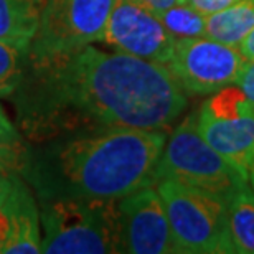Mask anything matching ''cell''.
<instances>
[{
    "mask_svg": "<svg viewBox=\"0 0 254 254\" xmlns=\"http://www.w3.org/2000/svg\"><path fill=\"white\" fill-rule=\"evenodd\" d=\"M10 190H12V174H5L0 170V206L7 200Z\"/></svg>",
    "mask_w": 254,
    "mask_h": 254,
    "instance_id": "21",
    "label": "cell"
},
{
    "mask_svg": "<svg viewBox=\"0 0 254 254\" xmlns=\"http://www.w3.org/2000/svg\"><path fill=\"white\" fill-rule=\"evenodd\" d=\"M175 180L208 190L228 200L240 187L250 184L235 165L221 157L203 139L196 126V113L189 114L165 140L155 184Z\"/></svg>",
    "mask_w": 254,
    "mask_h": 254,
    "instance_id": "5",
    "label": "cell"
},
{
    "mask_svg": "<svg viewBox=\"0 0 254 254\" xmlns=\"http://www.w3.org/2000/svg\"><path fill=\"white\" fill-rule=\"evenodd\" d=\"M245 63L238 47L198 37L175 40L167 68L187 96H208L235 84Z\"/></svg>",
    "mask_w": 254,
    "mask_h": 254,
    "instance_id": "8",
    "label": "cell"
},
{
    "mask_svg": "<svg viewBox=\"0 0 254 254\" xmlns=\"http://www.w3.org/2000/svg\"><path fill=\"white\" fill-rule=\"evenodd\" d=\"M159 18L175 40L205 37L206 15L198 12L191 5L175 3L159 12Z\"/></svg>",
    "mask_w": 254,
    "mask_h": 254,
    "instance_id": "16",
    "label": "cell"
},
{
    "mask_svg": "<svg viewBox=\"0 0 254 254\" xmlns=\"http://www.w3.org/2000/svg\"><path fill=\"white\" fill-rule=\"evenodd\" d=\"M47 0H0V40L30 47Z\"/></svg>",
    "mask_w": 254,
    "mask_h": 254,
    "instance_id": "12",
    "label": "cell"
},
{
    "mask_svg": "<svg viewBox=\"0 0 254 254\" xmlns=\"http://www.w3.org/2000/svg\"><path fill=\"white\" fill-rule=\"evenodd\" d=\"M118 0H47L28 57L74 53L103 42L111 10Z\"/></svg>",
    "mask_w": 254,
    "mask_h": 254,
    "instance_id": "6",
    "label": "cell"
},
{
    "mask_svg": "<svg viewBox=\"0 0 254 254\" xmlns=\"http://www.w3.org/2000/svg\"><path fill=\"white\" fill-rule=\"evenodd\" d=\"M248 179H250L251 189L254 190V160H253V165H251V169H250V175H248Z\"/></svg>",
    "mask_w": 254,
    "mask_h": 254,
    "instance_id": "24",
    "label": "cell"
},
{
    "mask_svg": "<svg viewBox=\"0 0 254 254\" xmlns=\"http://www.w3.org/2000/svg\"><path fill=\"white\" fill-rule=\"evenodd\" d=\"M240 52L245 60H253L254 58V28L250 32V35L243 40V43L240 45Z\"/></svg>",
    "mask_w": 254,
    "mask_h": 254,
    "instance_id": "22",
    "label": "cell"
},
{
    "mask_svg": "<svg viewBox=\"0 0 254 254\" xmlns=\"http://www.w3.org/2000/svg\"><path fill=\"white\" fill-rule=\"evenodd\" d=\"M165 130L109 129L30 144L22 179L38 200L118 201L155 185Z\"/></svg>",
    "mask_w": 254,
    "mask_h": 254,
    "instance_id": "2",
    "label": "cell"
},
{
    "mask_svg": "<svg viewBox=\"0 0 254 254\" xmlns=\"http://www.w3.org/2000/svg\"><path fill=\"white\" fill-rule=\"evenodd\" d=\"M235 86H238L241 93L245 94L251 103H254V58L246 60V63L243 64L240 74H238V78H236Z\"/></svg>",
    "mask_w": 254,
    "mask_h": 254,
    "instance_id": "18",
    "label": "cell"
},
{
    "mask_svg": "<svg viewBox=\"0 0 254 254\" xmlns=\"http://www.w3.org/2000/svg\"><path fill=\"white\" fill-rule=\"evenodd\" d=\"M226 206L235 253L254 254V190L251 185L240 187L226 200Z\"/></svg>",
    "mask_w": 254,
    "mask_h": 254,
    "instance_id": "14",
    "label": "cell"
},
{
    "mask_svg": "<svg viewBox=\"0 0 254 254\" xmlns=\"http://www.w3.org/2000/svg\"><path fill=\"white\" fill-rule=\"evenodd\" d=\"M196 126L218 154L243 175H250L254 160V103L238 86L213 93L198 109Z\"/></svg>",
    "mask_w": 254,
    "mask_h": 254,
    "instance_id": "7",
    "label": "cell"
},
{
    "mask_svg": "<svg viewBox=\"0 0 254 254\" xmlns=\"http://www.w3.org/2000/svg\"><path fill=\"white\" fill-rule=\"evenodd\" d=\"M103 42L121 53L167 64L175 38L167 32L159 13L139 0H118L111 10Z\"/></svg>",
    "mask_w": 254,
    "mask_h": 254,
    "instance_id": "9",
    "label": "cell"
},
{
    "mask_svg": "<svg viewBox=\"0 0 254 254\" xmlns=\"http://www.w3.org/2000/svg\"><path fill=\"white\" fill-rule=\"evenodd\" d=\"M28 149L30 142L0 106V170L5 174H22Z\"/></svg>",
    "mask_w": 254,
    "mask_h": 254,
    "instance_id": "15",
    "label": "cell"
},
{
    "mask_svg": "<svg viewBox=\"0 0 254 254\" xmlns=\"http://www.w3.org/2000/svg\"><path fill=\"white\" fill-rule=\"evenodd\" d=\"M139 2H142L144 5H147L149 8H152L154 12H162V10L169 8L172 7V5L177 3V0H139Z\"/></svg>",
    "mask_w": 254,
    "mask_h": 254,
    "instance_id": "23",
    "label": "cell"
},
{
    "mask_svg": "<svg viewBox=\"0 0 254 254\" xmlns=\"http://www.w3.org/2000/svg\"><path fill=\"white\" fill-rule=\"evenodd\" d=\"M10 98L30 144L109 129L167 130L187 108L167 64L91 45L58 57L27 55Z\"/></svg>",
    "mask_w": 254,
    "mask_h": 254,
    "instance_id": "1",
    "label": "cell"
},
{
    "mask_svg": "<svg viewBox=\"0 0 254 254\" xmlns=\"http://www.w3.org/2000/svg\"><path fill=\"white\" fill-rule=\"evenodd\" d=\"M254 28V0H240L220 12L206 15L205 37L240 47Z\"/></svg>",
    "mask_w": 254,
    "mask_h": 254,
    "instance_id": "13",
    "label": "cell"
},
{
    "mask_svg": "<svg viewBox=\"0 0 254 254\" xmlns=\"http://www.w3.org/2000/svg\"><path fill=\"white\" fill-rule=\"evenodd\" d=\"M10 220V238L2 253L37 254L42 253L40 210L30 185L22 175L12 174V190L2 205Z\"/></svg>",
    "mask_w": 254,
    "mask_h": 254,
    "instance_id": "11",
    "label": "cell"
},
{
    "mask_svg": "<svg viewBox=\"0 0 254 254\" xmlns=\"http://www.w3.org/2000/svg\"><path fill=\"white\" fill-rule=\"evenodd\" d=\"M240 2V0H177V3H187L191 5L193 8H196L198 12L203 15H210L220 10L230 7V5Z\"/></svg>",
    "mask_w": 254,
    "mask_h": 254,
    "instance_id": "19",
    "label": "cell"
},
{
    "mask_svg": "<svg viewBox=\"0 0 254 254\" xmlns=\"http://www.w3.org/2000/svg\"><path fill=\"white\" fill-rule=\"evenodd\" d=\"M28 48L0 40V98H10L17 89L27 64Z\"/></svg>",
    "mask_w": 254,
    "mask_h": 254,
    "instance_id": "17",
    "label": "cell"
},
{
    "mask_svg": "<svg viewBox=\"0 0 254 254\" xmlns=\"http://www.w3.org/2000/svg\"><path fill=\"white\" fill-rule=\"evenodd\" d=\"M118 201L83 198L40 200V221L43 226L42 253H121Z\"/></svg>",
    "mask_w": 254,
    "mask_h": 254,
    "instance_id": "3",
    "label": "cell"
},
{
    "mask_svg": "<svg viewBox=\"0 0 254 254\" xmlns=\"http://www.w3.org/2000/svg\"><path fill=\"white\" fill-rule=\"evenodd\" d=\"M118 206L121 221V253H177L164 201L155 185H147L121 198Z\"/></svg>",
    "mask_w": 254,
    "mask_h": 254,
    "instance_id": "10",
    "label": "cell"
},
{
    "mask_svg": "<svg viewBox=\"0 0 254 254\" xmlns=\"http://www.w3.org/2000/svg\"><path fill=\"white\" fill-rule=\"evenodd\" d=\"M155 189L164 201L177 253H235L225 198L175 180H159Z\"/></svg>",
    "mask_w": 254,
    "mask_h": 254,
    "instance_id": "4",
    "label": "cell"
},
{
    "mask_svg": "<svg viewBox=\"0 0 254 254\" xmlns=\"http://www.w3.org/2000/svg\"><path fill=\"white\" fill-rule=\"evenodd\" d=\"M10 238V220L3 206H0V253Z\"/></svg>",
    "mask_w": 254,
    "mask_h": 254,
    "instance_id": "20",
    "label": "cell"
}]
</instances>
